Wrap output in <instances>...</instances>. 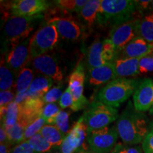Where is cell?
<instances>
[{
  "instance_id": "24",
  "label": "cell",
  "mask_w": 153,
  "mask_h": 153,
  "mask_svg": "<svg viewBox=\"0 0 153 153\" xmlns=\"http://www.w3.org/2000/svg\"><path fill=\"white\" fill-rule=\"evenodd\" d=\"M17 74L14 73L5 62V59L1 60L0 66V89L1 91L12 90L16 87V81H15Z\"/></svg>"
},
{
  "instance_id": "3",
  "label": "cell",
  "mask_w": 153,
  "mask_h": 153,
  "mask_svg": "<svg viewBox=\"0 0 153 153\" xmlns=\"http://www.w3.org/2000/svg\"><path fill=\"white\" fill-rule=\"evenodd\" d=\"M140 82L141 80L131 78H116L101 88L96 100L117 108L135 93Z\"/></svg>"
},
{
  "instance_id": "31",
  "label": "cell",
  "mask_w": 153,
  "mask_h": 153,
  "mask_svg": "<svg viewBox=\"0 0 153 153\" xmlns=\"http://www.w3.org/2000/svg\"><path fill=\"white\" fill-rule=\"evenodd\" d=\"M60 111V107L55 103L47 104L43 107L41 116L45 120L47 125L55 126V120Z\"/></svg>"
},
{
  "instance_id": "5",
  "label": "cell",
  "mask_w": 153,
  "mask_h": 153,
  "mask_svg": "<svg viewBox=\"0 0 153 153\" xmlns=\"http://www.w3.org/2000/svg\"><path fill=\"white\" fill-rule=\"evenodd\" d=\"M82 118L89 132L107 127L118 118V111L116 108L94 100L88 105Z\"/></svg>"
},
{
  "instance_id": "2",
  "label": "cell",
  "mask_w": 153,
  "mask_h": 153,
  "mask_svg": "<svg viewBox=\"0 0 153 153\" xmlns=\"http://www.w3.org/2000/svg\"><path fill=\"white\" fill-rule=\"evenodd\" d=\"M140 12L136 1L133 0H101L97 22L101 27H114L136 18Z\"/></svg>"
},
{
  "instance_id": "47",
  "label": "cell",
  "mask_w": 153,
  "mask_h": 153,
  "mask_svg": "<svg viewBox=\"0 0 153 153\" xmlns=\"http://www.w3.org/2000/svg\"><path fill=\"white\" fill-rule=\"evenodd\" d=\"M150 128H151V131H153V121L150 124Z\"/></svg>"
},
{
  "instance_id": "15",
  "label": "cell",
  "mask_w": 153,
  "mask_h": 153,
  "mask_svg": "<svg viewBox=\"0 0 153 153\" xmlns=\"http://www.w3.org/2000/svg\"><path fill=\"white\" fill-rule=\"evenodd\" d=\"M133 105L140 112L144 113L153 106V79L145 78L133 94Z\"/></svg>"
},
{
  "instance_id": "27",
  "label": "cell",
  "mask_w": 153,
  "mask_h": 153,
  "mask_svg": "<svg viewBox=\"0 0 153 153\" xmlns=\"http://www.w3.org/2000/svg\"><path fill=\"white\" fill-rule=\"evenodd\" d=\"M29 126L27 123L22 120H18L16 125L10 129L7 130L9 141L12 145H18L24 141V132Z\"/></svg>"
},
{
  "instance_id": "11",
  "label": "cell",
  "mask_w": 153,
  "mask_h": 153,
  "mask_svg": "<svg viewBox=\"0 0 153 153\" xmlns=\"http://www.w3.org/2000/svg\"><path fill=\"white\" fill-rule=\"evenodd\" d=\"M88 128L84 122L83 118H80L72 128L67 134L61 145L60 150L62 153H74L81 148L87 137Z\"/></svg>"
},
{
  "instance_id": "39",
  "label": "cell",
  "mask_w": 153,
  "mask_h": 153,
  "mask_svg": "<svg viewBox=\"0 0 153 153\" xmlns=\"http://www.w3.org/2000/svg\"><path fill=\"white\" fill-rule=\"evenodd\" d=\"M10 153H36L33 149L30 147L28 141H24L22 143L15 145L11 149Z\"/></svg>"
},
{
  "instance_id": "25",
  "label": "cell",
  "mask_w": 153,
  "mask_h": 153,
  "mask_svg": "<svg viewBox=\"0 0 153 153\" xmlns=\"http://www.w3.org/2000/svg\"><path fill=\"white\" fill-rule=\"evenodd\" d=\"M34 79L33 70L26 67L21 70L18 74L16 83V94H21L27 92L32 82Z\"/></svg>"
},
{
  "instance_id": "43",
  "label": "cell",
  "mask_w": 153,
  "mask_h": 153,
  "mask_svg": "<svg viewBox=\"0 0 153 153\" xmlns=\"http://www.w3.org/2000/svg\"><path fill=\"white\" fill-rule=\"evenodd\" d=\"M151 2H152V1H150V0L149 1H136L138 8L140 11L142 9H148L149 7H151Z\"/></svg>"
},
{
  "instance_id": "32",
  "label": "cell",
  "mask_w": 153,
  "mask_h": 153,
  "mask_svg": "<svg viewBox=\"0 0 153 153\" xmlns=\"http://www.w3.org/2000/svg\"><path fill=\"white\" fill-rule=\"evenodd\" d=\"M16 91L14 89L7 91H1L0 92V114L1 119L4 118L7 113L8 106L15 100Z\"/></svg>"
},
{
  "instance_id": "34",
  "label": "cell",
  "mask_w": 153,
  "mask_h": 153,
  "mask_svg": "<svg viewBox=\"0 0 153 153\" xmlns=\"http://www.w3.org/2000/svg\"><path fill=\"white\" fill-rule=\"evenodd\" d=\"M69 117H70V112L60 111L55 120V126H57V128L65 135V134L67 135L70 132L69 131Z\"/></svg>"
},
{
  "instance_id": "41",
  "label": "cell",
  "mask_w": 153,
  "mask_h": 153,
  "mask_svg": "<svg viewBox=\"0 0 153 153\" xmlns=\"http://www.w3.org/2000/svg\"><path fill=\"white\" fill-rule=\"evenodd\" d=\"M10 143L9 141L8 135H7V131H6L4 126L1 123V128H0V144L2 143Z\"/></svg>"
},
{
  "instance_id": "1",
  "label": "cell",
  "mask_w": 153,
  "mask_h": 153,
  "mask_svg": "<svg viewBox=\"0 0 153 153\" xmlns=\"http://www.w3.org/2000/svg\"><path fill=\"white\" fill-rule=\"evenodd\" d=\"M116 127L120 139L127 145L143 143L150 132L147 116L135 109L131 101L118 116Z\"/></svg>"
},
{
  "instance_id": "19",
  "label": "cell",
  "mask_w": 153,
  "mask_h": 153,
  "mask_svg": "<svg viewBox=\"0 0 153 153\" xmlns=\"http://www.w3.org/2000/svg\"><path fill=\"white\" fill-rule=\"evenodd\" d=\"M139 61L140 59L118 56L112 62L117 78H128L140 74Z\"/></svg>"
},
{
  "instance_id": "23",
  "label": "cell",
  "mask_w": 153,
  "mask_h": 153,
  "mask_svg": "<svg viewBox=\"0 0 153 153\" xmlns=\"http://www.w3.org/2000/svg\"><path fill=\"white\" fill-rule=\"evenodd\" d=\"M40 133L53 146V148H60L66 135L53 125H45L41 130Z\"/></svg>"
},
{
  "instance_id": "30",
  "label": "cell",
  "mask_w": 153,
  "mask_h": 153,
  "mask_svg": "<svg viewBox=\"0 0 153 153\" xmlns=\"http://www.w3.org/2000/svg\"><path fill=\"white\" fill-rule=\"evenodd\" d=\"M54 2L63 10L79 13L87 4V0H57Z\"/></svg>"
},
{
  "instance_id": "40",
  "label": "cell",
  "mask_w": 153,
  "mask_h": 153,
  "mask_svg": "<svg viewBox=\"0 0 153 153\" xmlns=\"http://www.w3.org/2000/svg\"><path fill=\"white\" fill-rule=\"evenodd\" d=\"M144 153H153V131H150L142 143Z\"/></svg>"
},
{
  "instance_id": "9",
  "label": "cell",
  "mask_w": 153,
  "mask_h": 153,
  "mask_svg": "<svg viewBox=\"0 0 153 153\" xmlns=\"http://www.w3.org/2000/svg\"><path fill=\"white\" fill-rule=\"evenodd\" d=\"M139 21L140 19H135L111 28L108 38L114 44L118 54L128 43L139 36Z\"/></svg>"
},
{
  "instance_id": "20",
  "label": "cell",
  "mask_w": 153,
  "mask_h": 153,
  "mask_svg": "<svg viewBox=\"0 0 153 153\" xmlns=\"http://www.w3.org/2000/svg\"><path fill=\"white\" fill-rule=\"evenodd\" d=\"M53 83L54 81L51 77L39 74L34 77L28 92L31 97L43 98L52 88Z\"/></svg>"
},
{
  "instance_id": "46",
  "label": "cell",
  "mask_w": 153,
  "mask_h": 153,
  "mask_svg": "<svg viewBox=\"0 0 153 153\" xmlns=\"http://www.w3.org/2000/svg\"><path fill=\"white\" fill-rule=\"evenodd\" d=\"M149 112H150V114H153V106L150 108V111H149Z\"/></svg>"
},
{
  "instance_id": "6",
  "label": "cell",
  "mask_w": 153,
  "mask_h": 153,
  "mask_svg": "<svg viewBox=\"0 0 153 153\" xmlns=\"http://www.w3.org/2000/svg\"><path fill=\"white\" fill-rule=\"evenodd\" d=\"M59 37L56 28L45 22L30 38V59L33 60L52 51L58 43Z\"/></svg>"
},
{
  "instance_id": "48",
  "label": "cell",
  "mask_w": 153,
  "mask_h": 153,
  "mask_svg": "<svg viewBox=\"0 0 153 153\" xmlns=\"http://www.w3.org/2000/svg\"><path fill=\"white\" fill-rule=\"evenodd\" d=\"M151 7H152V8H153V1H152V2H151Z\"/></svg>"
},
{
  "instance_id": "14",
  "label": "cell",
  "mask_w": 153,
  "mask_h": 153,
  "mask_svg": "<svg viewBox=\"0 0 153 153\" xmlns=\"http://www.w3.org/2000/svg\"><path fill=\"white\" fill-rule=\"evenodd\" d=\"M56 28L60 37L68 41H77L82 35V30L78 23L68 16L55 17L46 21Z\"/></svg>"
},
{
  "instance_id": "29",
  "label": "cell",
  "mask_w": 153,
  "mask_h": 153,
  "mask_svg": "<svg viewBox=\"0 0 153 153\" xmlns=\"http://www.w3.org/2000/svg\"><path fill=\"white\" fill-rule=\"evenodd\" d=\"M30 147L36 153H48L53 148V146L44 137L38 133L28 140Z\"/></svg>"
},
{
  "instance_id": "8",
  "label": "cell",
  "mask_w": 153,
  "mask_h": 153,
  "mask_svg": "<svg viewBox=\"0 0 153 153\" xmlns=\"http://www.w3.org/2000/svg\"><path fill=\"white\" fill-rule=\"evenodd\" d=\"M85 79V66L82 63H79L69 78L68 87L74 99V104L71 108L73 111L83 109L89 105V101L84 95Z\"/></svg>"
},
{
  "instance_id": "22",
  "label": "cell",
  "mask_w": 153,
  "mask_h": 153,
  "mask_svg": "<svg viewBox=\"0 0 153 153\" xmlns=\"http://www.w3.org/2000/svg\"><path fill=\"white\" fill-rule=\"evenodd\" d=\"M101 3V0H89L79 13L81 19L89 27L92 26L97 22Z\"/></svg>"
},
{
  "instance_id": "18",
  "label": "cell",
  "mask_w": 153,
  "mask_h": 153,
  "mask_svg": "<svg viewBox=\"0 0 153 153\" xmlns=\"http://www.w3.org/2000/svg\"><path fill=\"white\" fill-rule=\"evenodd\" d=\"M117 78L112 62H108L104 65L89 70L87 80L90 85L98 87L104 84H108Z\"/></svg>"
},
{
  "instance_id": "37",
  "label": "cell",
  "mask_w": 153,
  "mask_h": 153,
  "mask_svg": "<svg viewBox=\"0 0 153 153\" xmlns=\"http://www.w3.org/2000/svg\"><path fill=\"white\" fill-rule=\"evenodd\" d=\"M111 153H144L140 147L135 145H127L118 143Z\"/></svg>"
},
{
  "instance_id": "7",
  "label": "cell",
  "mask_w": 153,
  "mask_h": 153,
  "mask_svg": "<svg viewBox=\"0 0 153 153\" xmlns=\"http://www.w3.org/2000/svg\"><path fill=\"white\" fill-rule=\"evenodd\" d=\"M118 136L116 127L107 126L88 132L87 140L92 153H108L117 144Z\"/></svg>"
},
{
  "instance_id": "26",
  "label": "cell",
  "mask_w": 153,
  "mask_h": 153,
  "mask_svg": "<svg viewBox=\"0 0 153 153\" xmlns=\"http://www.w3.org/2000/svg\"><path fill=\"white\" fill-rule=\"evenodd\" d=\"M138 34L148 43L153 44V11L140 19Z\"/></svg>"
},
{
  "instance_id": "35",
  "label": "cell",
  "mask_w": 153,
  "mask_h": 153,
  "mask_svg": "<svg viewBox=\"0 0 153 153\" xmlns=\"http://www.w3.org/2000/svg\"><path fill=\"white\" fill-rule=\"evenodd\" d=\"M153 72V51L140 59L139 73L146 74Z\"/></svg>"
},
{
  "instance_id": "12",
  "label": "cell",
  "mask_w": 153,
  "mask_h": 153,
  "mask_svg": "<svg viewBox=\"0 0 153 153\" xmlns=\"http://www.w3.org/2000/svg\"><path fill=\"white\" fill-rule=\"evenodd\" d=\"M30 40L28 38L25 41L19 44L14 48L9 51L5 57L7 65L18 75L21 70L28 64L30 59Z\"/></svg>"
},
{
  "instance_id": "21",
  "label": "cell",
  "mask_w": 153,
  "mask_h": 153,
  "mask_svg": "<svg viewBox=\"0 0 153 153\" xmlns=\"http://www.w3.org/2000/svg\"><path fill=\"white\" fill-rule=\"evenodd\" d=\"M103 53L102 41H94L88 48L87 64L89 70L106 64Z\"/></svg>"
},
{
  "instance_id": "28",
  "label": "cell",
  "mask_w": 153,
  "mask_h": 153,
  "mask_svg": "<svg viewBox=\"0 0 153 153\" xmlns=\"http://www.w3.org/2000/svg\"><path fill=\"white\" fill-rule=\"evenodd\" d=\"M19 104L14 101L8 106L7 113L1 119V123L4 126L6 131L16 125L19 117Z\"/></svg>"
},
{
  "instance_id": "16",
  "label": "cell",
  "mask_w": 153,
  "mask_h": 153,
  "mask_svg": "<svg viewBox=\"0 0 153 153\" xmlns=\"http://www.w3.org/2000/svg\"><path fill=\"white\" fill-rule=\"evenodd\" d=\"M45 103L43 98L30 97L19 104V120L30 124L41 116Z\"/></svg>"
},
{
  "instance_id": "17",
  "label": "cell",
  "mask_w": 153,
  "mask_h": 153,
  "mask_svg": "<svg viewBox=\"0 0 153 153\" xmlns=\"http://www.w3.org/2000/svg\"><path fill=\"white\" fill-rule=\"evenodd\" d=\"M152 51L153 44L149 43L143 38L137 36L123 48L118 56L141 59Z\"/></svg>"
},
{
  "instance_id": "38",
  "label": "cell",
  "mask_w": 153,
  "mask_h": 153,
  "mask_svg": "<svg viewBox=\"0 0 153 153\" xmlns=\"http://www.w3.org/2000/svg\"><path fill=\"white\" fill-rule=\"evenodd\" d=\"M59 104H60V108H72V107L73 106V96H72V94L70 89H69V87L67 88L66 90L63 92L62 97H61L60 99V101H59Z\"/></svg>"
},
{
  "instance_id": "44",
  "label": "cell",
  "mask_w": 153,
  "mask_h": 153,
  "mask_svg": "<svg viewBox=\"0 0 153 153\" xmlns=\"http://www.w3.org/2000/svg\"><path fill=\"white\" fill-rule=\"evenodd\" d=\"M48 153H62V152H61L60 150H53V151H50Z\"/></svg>"
},
{
  "instance_id": "10",
  "label": "cell",
  "mask_w": 153,
  "mask_h": 153,
  "mask_svg": "<svg viewBox=\"0 0 153 153\" xmlns=\"http://www.w3.org/2000/svg\"><path fill=\"white\" fill-rule=\"evenodd\" d=\"M51 2L45 0H15L8 3L11 16H32L48 10Z\"/></svg>"
},
{
  "instance_id": "42",
  "label": "cell",
  "mask_w": 153,
  "mask_h": 153,
  "mask_svg": "<svg viewBox=\"0 0 153 153\" xmlns=\"http://www.w3.org/2000/svg\"><path fill=\"white\" fill-rule=\"evenodd\" d=\"M12 145L11 143L0 144V153H10Z\"/></svg>"
},
{
  "instance_id": "45",
  "label": "cell",
  "mask_w": 153,
  "mask_h": 153,
  "mask_svg": "<svg viewBox=\"0 0 153 153\" xmlns=\"http://www.w3.org/2000/svg\"><path fill=\"white\" fill-rule=\"evenodd\" d=\"M74 153H89V152H88L87 151H85V150H77Z\"/></svg>"
},
{
  "instance_id": "36",
  "label": "cell",
  "mask_w": 153,
  "mask_h": 153,
  "mask_svg": "<svg viewBox=\"0 0 153 153\" xmlns=\"http://www.w3.org/2000/svg\"><path fill=\"white\" fill-rule=\"evenodd\" d=\"M62 85H59L51 88L46 94L43 97L45 104L55 103L58 99H60L62 95Z\"/></svg>"
},
{
  "instance_id": "4",
  "label": "cell",
  "mask_w": 153,
  "mask_h": 153,
  "mask_svg": "<svg viewBox=\"0 0 153 153\" xmlns=\"http://www.w3.org/2000/svg\"><path fill=\"white\" fill-rule=\"evenodd\" d=\"M43 17L42 14L32 16H11L9 17L4 24V37L11 50L29 38L36 23L43 19Z\"/></svg>"
},
{
  "instance_id": "33",
  "label": "cell",
  "mask_w": 153,
  "mask_h": 153,
  "mask_svg": "<svg viewBox=\"0 0 153 153\" xmlns=\"http://www.w3.org/2000/svg\"><path fill=\"white\" fill-rule=\"evenodd\" d=\"M45 124H46V121L42 116H40L33 122H32L25 130L24 141H28L36 134L39 133L41 130L43 128V127Z\"/></svg>"
},
{
  "instance_id": "13",
  "label": "cell",
  "mask_w": 153,
  "mask_h": 153,
  "mask_svg": "<svg viewBox=\"0 0 153 153\" xmlns=\"http://www.w3.org/2000/svg\"><path fill=\"white\" fill-rule=\"evenodd\" d=\"M32 67L36 72L49 76L55 82L61 83L63 79L62 70L54 57L45 54L32 60Z\"/></svg>"
}]
</instances>
